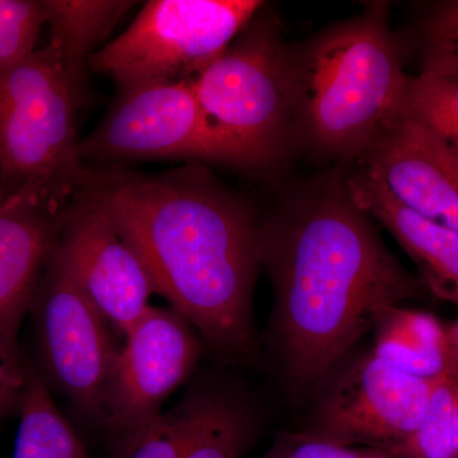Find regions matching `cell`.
I'll list each match as a JSON object with an SVG mask.
<instances>
[{
	"mask_svg": "<svg viewBox=\"0 0 458 458\" xmlns=\"http://www.w3.org/2000/svg\"><path fill=\"white\" fill-rule=\"evenodd\" d=\"M51 255L120 339L150 306L155 288L143 262L95 201L75 195Z\"/></svg>",
	"mask_w": 458,
	"mask_h": 458,
	"instance_id": "8fae6325",
	"label": "cell"
},
{
	"mask_svg": "<svg viewBox=\"0 0 458 458\" xmlns=\"http://www.w3.org/2000/svg\"><path fill=\"white\" fill-rule=\"evenodd\" d=\"M345 181L355 203L418 265L428 292L458 307V232L410 209L360 167Z\"/></svg>",
	"mask_w": 458,
	"mask_h": 458,
	"instance_id": "9a60e30c",
	"label": "cell"
},
{
	"mask_svg": "<svg viewBox=\"0 0 458 458\" xmlns=\"http://www.w3.org/2000/svg\"><path fill=\"white\" fill-rule=\"evenodd\" d=\"M13 458H95L71 421L57 409L38 366L26 360Z\"/></svg>",
	"mask_w": 458,
	"mask_h": 458,
	"instance_id": "ac0fdd59",
	"label": "cell"
},
{
	"mask_svg": "<svg viewBox=\"0 0 458 458\" xmlns=\"http://www.w3.org/2000/svg\"><path fill=\"white\" fill-rule=\"evenodd\" d=\"M50 47L64 66L78 102L82 101L89 57L135 4L122 0H44Z\"/></svg>",
	"mask_w": 458,
	"mask_h": 458,
	"instance_id": "2e32d148",
	"label": "cell"
},
{
	"mask_svg": "<svg viewBox=\"0 0 458 458\" xmlns=\"http://www.w3.org/2000/svg\"><path fill=\"white\" fill-rule=\"evenodd\" d=\"M72 203V201H71ZM32 189L0 199V335L18 344L68 205Z\"/></svg>",
	"mask_w": 458,
	"mask_h": 458,
	"instance_id": "4fadbf2b",
	"label": "cell"
},
{
	"mask_svg": "<svg viewBox=\"0 0 458 458\" xmlns=\"http://www.w3.org/2000/svg\"><path fill=\"white\" fill-rule=\"evenodd\" d=\"M261 267L274 302L267 346L286 393L302 397L423 280L388 251L346 181L307 190L261 221Z\"/></svg>",
	"mask_w": 458,
	"mask_h": 458,
	"instance_id": "7a4b0ae2",
	"label": "cell"
},
{
	"mask_svg": "<svg viewBox=\"0 0 458 458\" xmlns=\"http://www.w3.org/2000/svg\"><path fill=\"white\" fill-rule=\"evenodd\" d=\"M448 346V373L458 376V321L445 327Z\"/></svg>",
	"mask_w": 458,
	"mask_h": 458,
	"instance_id": "484cf974",
	"label": "cell"
},
{
	"mask_svg": "<svg viewBox=\"0 0 458 458\" xmlns=\"http://www.w3.org/2000/svg\"><path fill=\"white\" fill-rule=\"evenodd\" d=\"M181 423V458H245L262 428V412L240 382L208 377L174 408Z\"/></svg>",
	"mask_w": 458,
	"mask_h": 458,
	"instance_id": "5bb4252c",
	"label": "cell"
},
{
	"mask_svg": "<svg viewBox=\"0 0 458 458\" xmlns=\"http://www.w3.org/2000/svg\"><path fill=\"white\" fill-rule=\"evenodd\" d=\"M259 13L192 81L205 119L241 167L276 161L293 126L288 51Z\"/></svg>",
	"mask_w": 458,
	"mask_h": 458,
	"instance_id": "5b68a950",
	"label": "cell"
},
{
	"mask_svg": "<svg viewBox=\"0 0 458 458\" xmlns=\"http://www.w3.org/2000/svg\"><path fill=\"white\" fill-rule=\"evenodd\" d=\"M393 458H409V457L396 456V454H393Z\"/></svg>",
	"mask_w": 458,
	"mask_h": 458,
	"instance_id": "4316f807",
	"label": "cell"
},
{
	"mask_svg": "<svg viewBox=\"0 0 458 458\" xmlns=\"http://www.w3.org/2000/svg\"><path fill=\"white\" fill-rule=\"evenodd\" d=\"M45 25L44 0H0V75L31 55Z\"/></svg>",
	"mask_w": 458,
	"mask_h": 458,
	"instance_id": "44dd1931",
	"label": "cell"
},
{
	"mask_svg": "<svg viewBox=\"0 0 458 458\" xmlns=\"http://www.w3.org/2000/svg\"><path fill=\"white\" fill-rule=\"evenodd\" d=\"M105 391L107 437L143 426L194 373L204 344L171 309L149 306L129 328Z\"/></svg>",
	"mask_w": 458,
	"mask_h": 458,
	"instance_id": "30bf717a",
	"label": "cell"
},
{
	"mask_svg": "<svg viewBox=\"0 0 458 458\" xmlns=\"http://www.w3.org/2000/svg\"><path fill=\"white\" fill-rule=\"evenodd\" d=\"M423 65L458 68V0L437 3L423 22Z\"/></svg>",
	"mask_w": 458,
	"mask_h": 458,
	"instance_id": "603a6c76",
	"label": "cell"
},
{
	"mask_svg": "<svg viewBox=\"0 0 458 458\" xmlns=\"http://www.w3.org/2000/svg\"><path fill=\"white\" fill-rule=\"evenodd\" d=\"M360 158L401 203L458 232V153L427 126L401 114Z\"/></svg>",
	"mask_w": 458,
	"mask_h": 458,
	"instance_id": "7c38bea8",
	"label": "cell"
},
{
	"mask_svg": "<svg viewBox=\"0 0 458 458\" xmlns=\"http://www.w3.org/2000/svg\"><path fill=\"white\" fill-rule=\"evenodd\" d=\"M107 438L111 458H181V423L176 409L159 412L143 426Z\"/></svg>",
	"mask_w": 458,
	"mask_h": 458,
	"instance_id": "7402d4cb",
	"label": "cell"
},
{
	"mask_svg": "<svg viewBox=\"0 0 458 458\" xmlns=\"http://www.w3.org/2000/svg\"><path fill=\"white\" fill-rule=\"evenodd\" d=\"M261 458H393L385 448H352L303 433L280 434Z\"/></svg>",
	"mask_w": 458,
	"mask_h": 458,
	"instance_id": "cb8c5ba5",
	"label": "cell"
},
{
	"mask_svg": "<svg viewBox=\"0 0 458 458\" xmlns=\"http://www.w3.org/2000/svg\"><path fill=\"white\" fill-rule=\"evenodd\" d=\"M30 312L45 381L64 394L78 417L104 432L105 391L122 349L113 325L53 255Z\"/></svg>",
	"mask_w": 458,
	"mask_h": 458,
	"instance_id": "52a82bcc",
	"label": "cell"
},
{
	"mask_svg": "<svg viewBox=\"0 0 458 458\" xmlns=\"http://www.w3.org/2000/svg\"><path fill=\"white\" fill-rule=\"evenodd\" d=\"M390 451L409 458H458V376L445 373L433 378L418 429Z\"/></svg>",
	"mask_w": 458,
	"mask_h": 458,
	"instance_id": "ffe728a7",
	"label": "cell"
},
{
	"mask_svg": "<svg viewBox=\"0 0 458 458\" xmlns=\"http://www.w3.org/2000/svg\"><path fill=\"white\" fill-rule=\"evenodd\" d=\"M258 0H149L131 26L89 60L120 90L192 81L261 11Z\"/></svg>",
	"mask_w": 458,
	"mask_h": 458,
	"instance_id": "8992f818",
	"label": "cell"
},
{
	"mask_svg": "<svg viewBox=\"0 0 458 458\" xmlns=\"http://www.w3.org/2000/svg\"><path fill=\"white\" fill-rule=\"evenodd\" d=\"M403 114L458 153V68L423 65L420 74L410 77Z\"/></svg>",
	"mask_w": 458,
	"mask_h": 458,
	"instance_id": "d6986e66",
	"label": "cell"
},
{
	"mask_svg": "<svg viewBox=\"0 0 458 458\" xmlns=\"http://www.w3.org/2000/svg\"><path fill=\"white\" fill-rule=\"evenodd\" d=\"M75 195L95 201L146 267L155 293L231 366L256 363L254 289L261 221L197 165L162 174L86 165Z\"/></svg>",
	"mask_w": 458,
	"mask_h": 458,
	"instance_id": "6da1fadb",
	"label": "cell"
},
{
	"mask_svg": "<svg viewBox=\"0 0 458 458\" xmlns=\"http://www.w3.org/2000/svg\"><path fill=\"white\" fill-rule=\"evenodd\" d=\"M80 105L50 45L0 75V199L32 189L73 200L86 171L75 129Z\"/></svg>",
	"mask_w": 458,
	"mask_h": 458,
	"instance_id": "277c9868",
	"label": "cell"
},
{
	"mask_svg": "<svg viewBox=\"0 0 458 458\" xmlns=\"http://www.w3.org/2000/svg\"><path fill=\"white\" fill-rule=\"evenodd\" d=\"M375 331L372 351L394 369L426 379L448 373L445 327L429 313L393 307Z\"/></svg>",
	"mask_w": 458,
	"mask_h": 458,
	"instance_id": "e0dca14e",
	"label": "cell"
},
{
	"mask_svg": "<svg viewBox=\"0 0 458 458\" xmlns=\"http://www.w3.org/2000/svg\"><path fill=\"white\" fill-rule=\"evenodd\" d=\"M26 385V360L18 344L0 335V420L18 412Z\"/></svg>",
	"mask_w": 458,
	"mask_h": 458,
	"instance_id": "d4e9b609",
	"label": "cell"
},
{
	"mask_svg": "<svg viewBox=\"0 0 458 458\" xmlns=\"http://www.w3.org/2000/svg\"><path fill=\"white\" fill-rule=\"evenodd\" d=\"M433 379L401 372L373 351L343 360L319 382L302 432L352 447H397L418 429Z\"/></svg>",
	"mask_w": 458,
	"mask_h": 458,
	"instance_id": "ba28073f",
	"label": "cell"
},
{
	"mask_svg": "<svg viewBox=\"0 0 458 458\" xmlns=\"http://www.w3.org/2000/svg\"><path fill=\"white\" fill-rule=\"evenodd\" d=\"M288 59L293 126L322 155L363 156L403 114L410 77L382 5L331 27Z\"/></svg>",
	"mask_w": 458,
	"mask_h": 458,
	"instance_id": "3957f363",
	"label": "cell"
},
{
	"mask_svg": "<svg viewBox=\"0 0 458 458\" xmlns=\"http://www.w3.org/2000/svg\"><path fill=\"white\" fill-rule=\"evenodd\" d=\"M192 81L120 90L104 122L81 140L83 164L92 161L106 167L146 159H199L234 165L228 148L205 119Z\"/></svg>",
	"mask_w": 458,
	"mask_h": 458,
	"instance_id": "9c48e42d",
	"label": "cell"
}]
</instances>
